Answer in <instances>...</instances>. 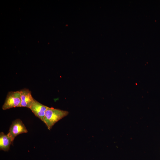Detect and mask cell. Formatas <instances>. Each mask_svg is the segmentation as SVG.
Wrapping results in <instances>:
<instances>
[{
	"instance_id": "277c9868",
	"label": "cell",
	"mask_w": 160,
	"mask_h": 160,
	"mask_svg": "<svg viewBox=\"0 0 160 160\" xmlns=\"http://www.w3.org/2000/svg\"><path fill=\"white\" fill-rule=\"evenodd\" d=\"M48 107L34 99L30 109L36 116L43 121L45 112Z\"/></svg>"
},
{
	"instance_id": "5b68a950",
	"label": "cell",
	"mask_w": 160,
	"mask_h": 160,
	"mask_svg": "<svg viewBox=\"0 0 160 160\" xmlns=\"http://www.w3.org/2000/svg\"><path fill=\"white\" fill-rule=\"evenodd\" d=\"M21 100V107L30 108L34 99L32 96L31 91L27 89H24L20 91Z\"/></svg>"
},
{
	"instance_id": "6da1fadb",
	"label": "cell",
	"mask_w": 160,
	"mask_h": 160,
	"mask_svg": "<svg viewBox=\"0 0 160 160\" xmlns=\"http://www.w3.org/2000/svg\"><path fill=\"white\" fill-rule=\"evenodd\" d=\"M68 114L67 111L48 107L45 112L43 122L50 130L57 122Z\"/></svg>"
},
{
	"instance_id": "3957f363",
	"label": "cell",
	"mask_w": 160,
	"mask_h": 160,
	"mask_svg": "<svg viewBox=\"0 0 160 160\" xmlns=\"http://www.w3.org/2000/svg\"><path fill=\"white\" fill-rule=\"evenodd\" d=\"M27 132L28 130L22 121L17 119L12 122L7 135L13 142L17 135Z\"/></svg>"
},
{
	"instance_id": "7a4b0ae2",
	"label": "cell",
	"mask_w": 160,
	"mask_h": 160,
	"mask_svg": "<svg viewBox=\"0 0 160 160\" xmlns=\"http://www.w3.org/2000/svg\"><path fill=\"white\" fill-rule=\"evenodd\" d=\"M21 100L20 91L9 92L2 106L3 110L21 107Z\"/></svg>"
},
{
	"instance_id": "8992f818",
	"label": "cell",
	"mask_w": 160,
	"mask_h": 160,
	"mask_svg": "<svg viewBox=\"0 0 160 160\" xmlns=\"http://www.w3.org/2000/svg\"><path fill=\"white\" fill-rule=\"evenodd\" d=\"M12 142L11 139L7 135H5L3 132L0 134V149L4 151H8L10 145Z\"/></svg>"
}]
</instances>
